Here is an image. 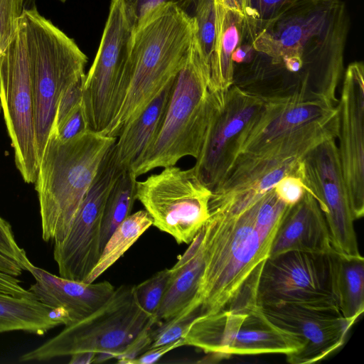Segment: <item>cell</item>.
<instances>
[{"label": "cell", "instance_id": "obj_42", "mask_svg": "<svg viewBox=\"0 0 364 364\" xmlns=\"http://www.w3.org/2000/svg\"><path fill=\"white\" fill-rule=\"evenodd\" d=\"M96 354L92 352H81L70 355V364L93 363Z\"/></svg>", "mask_w": 364, "mask_h": 364}, {"label": "cell", "instance_id": "obj_22", "mask_svg": "<svg viewBox=\"0 0 364 364\" xmlns=\"http://www.w3.org/2000/svg\"><path fill=\"white\" fill-rule=\"evenodd\" d=\"M203 236L201 228L186 252L170 268L168 287L154 315L157 323L179 313L196 296L204 268Z\"/></svg>", "mask_w": 364, "mask_h": 364}, {"label": "cell", "instance_id": "obj_36", "mask_svg": "<svg viewBox=\"0 0 364 364\" xmlns=\"http://www.w3.org/2000/svg\"><path fill=\"white\" fill-rule=\"evenodd\" d=\"M279 198L289 206L297 203L306 191L301 180L294 176H287L282 178L274 187Z\"/></svg>", "mask_w": 364, "mask_h": 364}, {"label": "cell", "instance_id": "obj_7", "mask_svg": "<svg viewBox=\"0 0 364 364\" xmlns=\"http://www.w3.org/2000/svg\"><path fill=\"white\" fill-rule=\"evenodd\" d=\"M152 323H157L156 318L137 302L134 285L122 284L95 311L65 326L58 334L22 355L19 361H45L81 352L95 353V363L116 359Z\"/></svg>", "mask_w": 364, "mask_h": 364}, {"label": "cell", "instance_id": "obj_20", "mask_svg": "<svg viewBox=\"0 0 364 364\" xmlns=\"http://www.w3.org/2000/svg\"><path fill=\"white\" fill-rule=\"evenodd\" d=\"M28 272L35 279L28 290L36 299L50 308L65 310L71 323L95 311L109 299L115 289L107 281H75L56 276L33 264Z\"/></svg>", "mask_w": 364, "mask_h": 364}, {"label": "cell", "instance_id": "obj_10", "mask_svg": "<svg viewBox=\"0 0 364 364\" xmlns=\"http://www.w3.org/2000/svg\"><path fill=\"white\" fill-rule=\"evenodd\" d=\"M334 252L292 251L269 257L259 279L258 306L294 304L338 310L334 293Z\"/></svg>", "mask_w": 364, "mask_h": 364}, {"label": "cell", "instance_id": "obj_6", "mask_svg": "<svg viewBox=\"0 0 364 364\" xmlns=\"http://www.w3.org/2000/svg\"><path fill=\"white\" fill-rule=\"evenodd\" d=\"M21 25L33 90L39 161L54 128L59 99L72 83L85 76L87 57L35 6L26 7Z\"/></svg>", "mask_w": 364, "mask_h": 364}, {"label": "cell", "instance_id": "obj_4", "mask_svg": "<svg viewBox=\"0 0 364 364\" xmlns=\"http://www.w3.org/2000/svg\"><path fill=\"white\" fill-rule=\"evenodd\" d=\"M226 94L211 88L209 69L194 36L188 58L174 79L159 129L129 167L134 176L175 166L185 156L196 159L212 123L224 107Z\"/></svg>", "mask_w": 364, "mask_h": 364}, {"label": "cell", "instance_id": "obj_11", "mask_svg": "<svg viewBox=\"0 0 364 364\" xmlns=\"http://www.w3.org/2000/svg\"><path fill=\"white\" fill-rule=\"evenodd\" d=\"M0 102L16 168L26 183H33L38 166L34 96L21 23L0 56Z\"/></svg>", "mask_w": 364, "mask_h": 364}, {"label": "cell", "instance_id": "obj_23", "mask_svg": "<svg viewBox=\"0 0 364 364\" xmlns=\"http://www.w3.org/2000/svg\"><path fill=\"white\" fill-rule=\"evenodd\" d=\"M70 323L64 309L50 308L36 299L0 294V333L21 331L41 336Z\"/></svg>", "mask_w": 364, "mask_h": 364}, {"label": "cell", "instance_id": "obj_41", "mask_svg": "<svg viewBox=\"0 0 364 364\" xmlns=\"http://www.w3.org/2000/svg\"><path fill=\"white\" fill-rule=\"evenodd\" d=\"M23 270L14 261L0 255V272L18 277Z\"/></svg>", "mask_w": 364, "mask_h": 364}, {"label": "cell", "instance_id": "obj_25", "mask_svg": "<svg viewBox=\"0 0 364 364\" xmlns=\"http://www.w3.org/2000/svg\"><path fill=\"white\" fill-rule=\"evenodd\" d=\"M217 6L218 35L210 66V84L213 90L226 92L233 85L232 54L241 42L245 16L218 1Z\"/></svg>", "mask_w": 364, "mask_h": 364}, {"label": "cell", "instance_id": "obj_32", "mask_svg": "<svg viewBox=\"0 0 364 364\" xmlns=\"http://www.w3.org/2000/svg\"><path fill=\"white\" fill-rule=\"evenodd\" d=\"M302 0H247L245 16L259 21H269Z\"/></svg>", "mask_w": 364, "mask_h": 364}, {"label": "cell", "instance_id": "obj_17", "mask_svg": "<svg viewBox=\"0 0 364 364\" xmlns=\"http://www.w3.org/2000/svg\"><path fill=\"white\" fill-rule=\"evenodd\" d=\"M338 155L353 218L364 214V65L350 63L343 73L340 100Z\"/></svg>", "mask_w": 364, "mask_h": 364}, {"label": "cell", "instance_id": "obj_2", "mask_svg": "<svg viewBox=\"0 0 364 364\" xmlns=\"http://www.w3.org/2000/svg\"><path fill=\"white\" fill-rule=\"evenodd\" d=\"M287 209L274 191L255 202L212 192L209 217L202 227L200 316L259 307V279Z\"/></svg>", "mask_w": 364, "mask_h": 364}, {"label": "cell", "instance_id": "obj_35", "mask_svg": "<svg viewBox=\"0 0 364 364\" xmlns=\"http://www.w3.org/2000/svg\"><path fill=\"white\" fill-rule=\"evenodd\" d=\"M90 130L84 107L83 100L65 118L59 127L55 130L61 141H69Z\"/></svg>", "mask_w": 364, "mask_h": 364}, {"label": "cell", "instance_id": "obj_15", "mask_svg": "<svg viewBox=\"0 0 364 364\" xmlns=\"http://www.w3.org/2000/svg\"><path fill=\"white\" fill-rule=\"evenodd\" d=\"M268 98L235 85L228 90L224 107L212 123L193 166L200 181L211 191L229 172L240 154L244 133Z\"/></svg>", "mask_w": 364, "mask_h": 364}, {"label": "cell", "instance_id": "obj_24", "mask_svg": "<svg viewBox=\"0 0 364 364\" xmlns=\"http://www.w3.org/2000/svg\"><path fill=\"white\" fill-rule=\"evenodd\" d=\"M174 79L164 87L117 137L114 149L117 164L121 169L129 168L159 129L172 92Z\"/></svg>", "mask_w": 364, "mask_h": 364}, {"label": "cell", "instance_id": "obj_27", "mask_svg": "<svg viewBox=\"0 0 364 364\" xmlns=\"http://www.w3.org/2000/svg\"><path fill=\"white\" fill-rule=\"evenodd\" d=\"M152 225V218L146 210H141L130 214L117 226L107 241L97 263L84 282H94L122 257Z\"/></svg>", "mask_w": 364, "mask_h": 364}, {"label": "cell", "instance_id": "obj_37", "mask_svg": "<svg viewBox=\"0 0 364 364\" xmlns=\"http://www.w3.org/2000/svg\"><path fill=\"white\" fill-rule=\"evenodd\" d=\"M156 323H152L147 326L127 344L116 358L118 363L127 364L128 361L135 359L149 348L152 342V328Z\"/></svg>", "mask_w": 364, "mask_h": 364}, {"label": "cell", "instance_id": "obj_39", "mask_svg": "<svg viewBox=\"0 0 364 364\" xmlns=\"http://www.w3.org/2000/svg\"><path fill=\"white\" fill-rule=\"evenodd\" d=\"M185 346L183 338L176 341L148 348L142 354L127 364H151L156 363L163 355L177 348Z\"/></svg>", "mask_w": 364, "mask_h": 364}, {"label": "cell", "instance_id": "obj_19", "mask_svg": "<svg viewBox=\"0 0 364 364\" xmlns=\"http://www.w3.org/2000/svg\"><path fill=\"white\" fill-rule=\"evenodd\" d=\"M336 109L337 106L303 92L269 97L261 112L246 129L240 154L255 151Z\"/></svg>", "mask_w": 364, "mask_h": 364}, {"label": "cell", "instance_id": "obj_33", "mask_svg": "<svg viewBox=\"0 0 364 364\" xmlns=\"http://www.w3.org/2000/svg\"><path fill=\"white\" fill-rule=\"evenodd\" d=\"M0 255L14 261L20 267L28 271L33 264L27 255L16 241L10 224L0 216Z\"/></svg>", "mask_w": 364, "mask_h": 364}, {"label": "cell", "instance_id": "obj_45", "mask_svg": "<svg viewBox=\"0 0 364 364\" xmlns=\"http://www.w3.org/2000/svg\"><path fill=\"white\" fill-rule=\"evenodd\" d=\"M60 1H62V2L66 1V0H60Z\"/></svg>", "mask_w": 364, "mask_h": 364}, {"label": "cell", "instance_id": "obj_30", "mask_svg": "<svg viewBox=\"0 0 364 364\" xmlns=\"http://www.w3.org/2000/svg\"><path fill=\"white\" fill-rule=\"evenodd\" d=\"M171 269L165 268L157 272L149 279L134 285L137 302L147 313L154 315L166 292Z\"/></svg>", "mask_w": 364, "mask_h": 364}, {"label": "cell", "instance_id": "obj_28", "mask_svg": "<svg viewBox=\"0 0 364 364\" xmlns=\"http://www.w3.org/2000/svg\"><path fill=\"white\" fill-rule=\"evenodd\" d=\"M136 177L130 168L124 169L108 195L102 220L100 235L102 252L114 230L131 214L136 200Z\"/></svg>", "mask_w": 364, "mask_h": 364}, {"label": "cell", "instance_id": "obj_8", "mask_svg": "<svg viewBox=\"0 0 364 364\" xmlns=\"http://www.w3.org/2000/svg\"><path fill=\"white\" fill-rule=\"evenodd\" d=\"M182 338L185 346L199 348L215 359L231 355H287L301 346L293 334L273 325L261 307L198 316Z\"/></svg>", "mask_w": 364, "mask_h": 364}, {"label": "cell", "instance_id": "obj_40", "mask_svg": "<svg viewBox=\"0 0 364 364\" xmlns=\"http://www.w3.org/2000/svg\"><path fill=\"white\" fill-rule=\"evenodd\" d=\"M17 277L0 272V294L16 297L35 299L33 294L21 285Z\"/></svg>", "mask_w": 364, "mask_h": 364}, {"label": "cell", "instance_id": "obj_26", "mask_svg": "<svg viewBox=\"0 0 364 364\" xmlns=\"http://www.w3.org/2000/svg\"><path fill=\"white\" fill-rule=\"evenodd\" d=\"M334 293L341 316L352 323L364 311V259L333 253Z\"/></svg>", "mask_w": 364, "mask_h": 364}, {"label": "cell", "instance_id": "obj_16", "mask_svg": "<svg viewBox=\"0 0 364 364\" xmlns=\"http://www.w3.org/2000/svg\"><path fill=\"white\" fill-rule=\"evenodd\" d=\"M338 109L322 118L306 124L259 149L240 154L223 182L212 191L228 193L240 191L267 173L301 160L324 141L337 139Z\"/></svg>", "mask_w": 364, "mask_h": 364}, {"label": "cell", "instance_id": "obj_18", "mask_svg": "<svg viewBox=\"0 0 364 364\" xmlns=\"http://www.w3.org/2000/svg\"><path fill=\"white\" fill-rule=\"evenodd\" d=\"M276 327L293 334L300 348L286 355L291 364H311L340 349L353 325L338 310L321 309L294 304L261 307Z\"/></svg>", "mask_w": 364, "mask_h": 364}, {"label": "cell", "instance_id": "obj_5", "mask_svg": "<svg viewBox=\"0 0 364 364\" xmlns=\"http://www.w3.org/2000/svg\"><path fill=\"white\" fill-rule=\"evenodd\" d=\"M116 140L88 130L61 141L52 132L38 161L35 181L45 242L66 237L102 160Z\"/></svg>", "mask_w": 364, "mask_h": 364}, {"label": "cell", "instance_id": "obj_43", "mask_svg": "<svg viewBox=\"0 0 364 364\" xmlns=\"http://www.w3.org/2000/svg\"><path fill=\"white\" fill-rule=\"evenodd\" d=\"M247 0H217L224 7L236 11L245 16V8Z\"/></svg>", "mask_w": 364, "mask_h": 364}, {"label": "cell", "instance_id": "obj_14", "mask_svg": "<svg viewBox=\"0 0 364 364\" xmlns=\"http://www.w3.org/2000/svg\"><path fill=\"white\" fill-rule=\"evenodd\" d=\"M336 139H328L311 149L299 164L298 177L324 215L334 251L348 257L361 256Z\"/></svg>", "mask_w": 364, "mask_h": 364}, {"label": "cell", "instance_id": "obj_38", "mask_svg": "<svg viewBox=\"0 0 364 364\" xmlns=\"http://www.w3.org/2000/svg\"><path fill=\"white\" fill-rule=\"evenodd\" d=\"M179 0H120L124 13L133 28L151 9L163 3Z\"/></svg>", "mask_w": 364, "mask_h": 364}, {"label": "cell", "instance_id": "obj_9", "mask_svg": "<svg viewBox=\"0 0 364 364\" xmlns=\"http://www.w3.org/2000/svg\"><path fill=\"white\" fill-rule=\"evenodd\" d=\"M211 196L193 167H164L136 184V198L151 217L153 225L178 244H190L203 226Z\"/></svg>", "mask_w": 364, "mask_h": 364}, {"label": "cell", "instance_id": "obj_31", "mask_svg": "<svg viewBox=\"0 0 364 364\" xmlns=\"http://www.w3.org/2000/svg\"><path fill=\"white\" fill-rule=\"evenodd\" d=\"M27 0H0V56L16 36Z\"/></svg>", "mask_w": 364, "mask_h": 364}, {"label": "cell", "instance_id": "obj_29", "mask_svg": "<svg viewBox=\"0 0 364 364\" xmlns=\"http://www.w3.org/2000/svg\"><path fill=\"white\" fill-rule=\"evenodd\" d=\"M200 314V304L196 296L179 313L154 326L151 331L152 342L149 348L169 343L182 338L193 321Z\"/></svg>", "mask_w": 364, "mask_h": 364}, {"label": "cell", "instance_id": "obj_3", "mask_svg": "<svg viewBox=\"0 0 364 364\" xmlns=\"http://www.w3.org/2000/svg\"><path fill=\"white\" fill-rule=\"evenodd\" d=\"M193 18L172 1L149 11L134 27L117 112L101 132L117 138L176 77L195 36Z\"/></svg>", "mask_w": 364, "mask_h": 364}, {"label": "cell", "instance_id": "obj_34", "mask_svg": "<svg viewBox=\"0 0 364 364\" xmlns=\"http://www.w3.org/2000/svg\"><path fill=\"white\" fill-rule=\"evenodd\" d=\"M85 79V76L76 80L61 95L57 106L53 130L58 129L71 112L82 102Z\"/></svg>", "mask_w": 364, "mask_h": 364}, {"label": "cell", "instance_id": "obj_12", "mask_svg": "<svg viewBox=\"0 0 364 364\" xmlns=\"http://www.w3.org/2000/svg\"><path fill=\"white\" fill-rule=\"evenodd\" d=\"M133 28L120 0H112L97 53L83 84L84 107L93 132H102L119 109Z\"/></svg>", "mask_w": 364, "mask_h": 364}, {"label": "cell", "instance_id": "obj_44", "mask_svg": "<svg viewBox=\"0 0 364 364\" xmlns=\"http://www.w3.org/2000/svg\"><path fill=\"white\" fill-rule=\"evenodd\" d=\"M1 112V102H0V113Z\"/></svg>", "mask_w": 364, "mask_h": 364}, {"label": "cell", "instance_id": "obj_21", "mask_svg": "<svg viewBox=\"0 0 364 364\" xmlns=\"http://www.w3.org/2000/svg\"><path fill=\"white\" fill-rule=\"evenodd\" d=\"M292 251H334L324 215L316 200L306 191L297 203L288 208L274 237L269 257Z\"/></svg>", "mask_w": 364, "mask_h": 364}, {"label": "cell", "instance_id": "obj_1", "mask_svg": "<svg viewBox=\"0 0 364 364\" xmlns=\"http://www.w3.org/2000/svg\"><path fill=\"white\" fill-rule=\"evenodd\" d=\"M349 29L342 0H302L269 21L245 16L233 85L272 91L269 97L303 92L336 105Z\"/></svg>", "mask_w": 364, "mask_h": 364}, {"label": "cell", "instance_id": "obj_13", "mask_svg": "<svg viewBox=\"0 0 364 364\" xmlns=\"http://www.w3.org/2000/svg\"><path fill=\"white\" fill-rule=\"evenodd\" d=\"M114 145L102 160L66 237L54 242L53 258L61 277L84 282L100 257L105 205L123 171L117 164Z\"/></svg>", "mask_w": 364, "mask_h": 364}]
</instances>
